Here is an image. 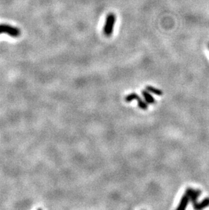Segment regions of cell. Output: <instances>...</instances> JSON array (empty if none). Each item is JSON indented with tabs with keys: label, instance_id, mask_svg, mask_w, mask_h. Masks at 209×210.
<instances>
[{
	"label": "cell",
	"instance_id": "obj_1",
	"mask_svg": "<svg viewBox=\"0 0 209 210\" xmlns=\"http://www.w3.org/2000/svg\"><path fill=\"white\" fill-rule=\"evenodd\" d=\"M116 22V16L114 13H109L106 17L104 24L103 33L107 37H110L113 33L115 23Z\"/></svg>",
	"mask_w": 209,
	"mask_h": 210
},
{
	"label": "cell",
	"instance_id": "obj_2",
	"mask_svg": "<svg viewBox=\"0 0 209 210\" xmlns=\"http://www.w3.org/2000/svg\"><path fill=\"white\" fill-rule=\"evenodd\" d=\"M6 33L13 37H18L20 35V31L19 28L12 27L9 24H0V34Z\"/></svg>",
	"mask_w": 209,
	"mask_h": 210
},
{
	"label": "cell",
	"instance_id": "obj_3",
	"mask_svg": "<svg viewBox=\"0 0 209 210\" xmlns=\"http://www.w3.org/2000/svg\"><path fill=\"white\" fill-rule=\"evenodd\" d=\"M186 193H187L189 196L190 201L191 202L192 205L198 202V199L200 197V196L201 195V191L199 190V189H194L193 188H186V191H185Z\"/></svg>",
	"mask_w": 209,
	"mask_h": 210
},
{
	"label": "cell",
	"instance_id": "obj_4",
	"mask_svg": "<svg viewBox=\"0 0 209 210\" xmlns=\"http://www.w3.org/2000/svg\"><path fill=\"white\" fill-rule=\"evenodd\" d=\"M190 201V199L189 196H188V195L187 193H186V192H185L184 195L182 196L181 199L178 207L177 208V210H184V209H186L187 208V207L188 204H189Z\"/></svg>",
	"mask_w": 209,
	"mask_h": 210
},
{
	"label": "cell",
	"instance_id": "obj_5",
	"mask_svg": "<svg viewBox=\"0 0 209 210\" xmlns=\"http://www.w3.org/2000/svg\"><path fill=\"white\" fill-rule=\"evenodd\" d=\"M209 206V197L204 198L203 201L200 202H197L196 203L193 205V207L196 210H201L206 208Z\"/></svg>",
	"mask_w": 209,
	"mask_h": 210
},
{
	"label": "cell",
	"instance_id": "obj_6",
	"mask_svg": "<svg viewBox=\"0 0 209 210\" xmlns=\"http://www.w3.org/2000/svg\"><path fill=\"white\" fill-rule=\"evenodd\" d=\"M141 94L143 97L145 99V101L147 102V103L149 104H154L156 103V99L155 98L153 97L151 94L149 93V91H147V90H143L141 91Z\"/></svg>",
	"mask_w": 209,
	"mask_h": 210
},
{
	"label": "cell",
	"instance_id": "obj_7",
	"mask_svg": "<svg viewBox=\"0 0 209 210\" xmlns=\"http://www.w3.org/2000/svg\"><path fill=\"white\" fill-rule=\"evenodd\" d=\"M145 89L149 91V93H154V94H156V95H158V96H161L163 94V92L162 90H160L158 88H156V87H154L152 86H146Z\"/></svg>",
	"mask_w": 209,
	"mask_h": 210
},
{
	"label": "cell",
	"instance_id": "obj_8",
	"mask_svg": "<svg viewBox=\"0 0 209 210\" xmlns=\"http://www.w3.org/2000/svg\"><path fill=\"white\" fill-rule=\"evenodd\" d=\"M139 98H141V97H139L138 94L135 93H132L129 94H128V95L125 97V101L128 103H130L133 100H138Z\"/></svg>",
	"mask_w": 209,
	"mask_h": 210
},
{
	"label": "cell",
	"instance_id": "obj_9",
	"mask_svg": "<svg viewBox=\"0 0 209 210\" xmlns=\"http://www.w3.org/2000/svg\"><path fill=\"white\" fill-rule=\"evenodd\" d=\"M137 103H138V107L140 108L141 110H146L148 109L147 103L146 102V101L142 100L141 98H139V99L137 100Z\"/></svg>",
	"mask_w": 209,
	"mask_h": 210
},
{
	"label": "cell",
	"instance_id": "obj_10",
	"mask_svg": "<svg viewBox=\"0 0 209 210\" xmlns=\"http://www.w3.org/2000/svg\"><path fill=\"white\" fill-rule=\"evenodd\" d=\"M207 46H208V50H209V42L208 43V45H207Z\"/></svg>",
	"mask_w": 209,
	"mask_h": 210
}]
</instances>
